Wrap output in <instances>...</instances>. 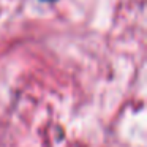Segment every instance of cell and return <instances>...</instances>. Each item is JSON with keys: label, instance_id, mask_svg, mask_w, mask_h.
Listing matches in <instances>:
<instances>
[{"label": "cell", "instance_id": "6da1fadb", "mask_svg": "<svg viewBox=\"0 0 147 147\" xmlns=\"http://www.w3.org/2000/svg\"><path fill=\"white\" fill-rule=\"evenodd\" d=\"M41 2H55V0H41Z\"/></svg>", "mask_w": 147, "mask_h": 147}]
</instances>
